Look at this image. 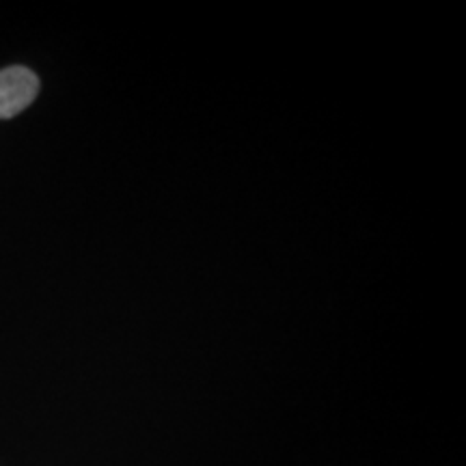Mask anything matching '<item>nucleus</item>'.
<instances>
[{"mask_svg":"<svg viewBox=\"0 0 466 466\" xmlns=\"http://www.w3.org/2000/svg\"><path fill=\"white\" fill-rule=\"evenodd\" d=\"M39 93V78L28 67L0 69V119H9L31 106Z\"/></svg>","mask_w":466,"mask_h":466,"instance_id":"1","label":"nucleus"}]
</instances>
